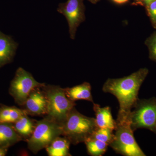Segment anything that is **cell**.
<instances>
[{"label":"cell","instance_id":"cell-10","mask_svg":"<svg viewBox=\"0 0 156 156\" xmlns=\"http://www.w3.org/2000/svg\"><path fill=\"white\" fill-rule=\"evenodd\" d=\"M17 46L11 37L0 32V67L12 61Z\"/></svg>","mask_w":156,"mask_h":156},{"label":"cell","instance_id":"cell-5","mask_svg":"<svg viewBox=\"0 0 156 156\" xmlns=\"http://www.w3.org/2000/svg\"><path fill=\"white\" fill-rule=\"evenodd\" d=\"M128 122L134 131L145 128L156 134V98H139L129 115Z\"/></svg>","mask_w":156,"mask_h":156},{"label":"cell","instance_id":"cell-9","mask_svg":"<svg viewBox=\"0 0 156 156\" xmlns=\"http://www.w3.org/2000/svg\"><path fill=\"white\" fill-rule=\"evenodd\" d=\"M43 87L33 90L23 105V110L27 115L37 116L47 114L48 102Z\"/></svg>","mask_w":156,"mask_h":156},{"label":"cell","instance_id":"cell-3","mask_svg":"<svg viewBox=\"0 0 156 156\" xmlns=\"http://www.w3.org/2000/svg\"><path fill=\"white\" fill-rule=\"evenodd\" d=\"M47 98L46 116L59 124H62L76 105L66 94L65 89L58 86L45 85L43 87Z\"/></svg>","mask_w":156,"mask_h":156},{"label":"cell","instance_id":"cell-6","mask_svg":"<svg viewBox=\"0 0 156 156\" xmlns=\"http://www.w3.org/2000/svg\"><path fill=\"white\" fill-rule=\"evenodd\" d=\"M113 139L110 144L117 154L125 156H145L136 141L130 123H116Z\"/></svg>","mask_w":156,"mask_h":156},{"label":"cell","instance_id":"cell-18","mask_svg":"<svg viewBox=\"0 0 156 156\" xmlns=\"http://www.w3.org/2000/svg\"><path fill=\"white\" fill-rule=\"evenodd\" d=\"M145 44L148 49L149 58L156 62V31L147 38Z\"/></svg>","mask_w":156,"mask_h":156},{"label":"cell","instance_id":"cell-4","mask_svg":"<svg viewBox=\"0 0 156 156\" xmlns=\"http://www.w3.org/2000/svg\"><path fill=\"white\" fill-rule=\"evenodd\" d=\"M61 136V124L45 116L44 119L36 122L33 133L27 140V146L34 154H37Z\"/></svg>","mask_w":156,"mask_h":156},{"label":"cell","instance_id":"cell-26","mask_svg":"<svg viewBox=\"0 0 156 156\" xmlns=\"http://www.w3.org/2000/svg\"><path fill=\"white\" fill-rule=\"evenodd\" d=\"M155 29H156V28Z\"/></svg>","mask_w":156,"mask_h":156},{"label":"cell","instance_id":"cell-15","mask_svg":"<svg viewBox=\"0 0 156 156\" xmlns=\"http://www.w3.org/2000/svg\"><path fill=\"white\" fill-rule=\"evenodd\" d=\"M36 122L31 119L26 113L23 115L17 122L14 123V127L17 134L23 140H28L33 133Z\"/></svg>","mask_w":156,"mask_h":156},{"label":"cell","instance_id":"cell-23","mask_svg":"<svg viewBox=\"0 0 156 156\" xmlns=\"http://www.w3.org/2000/svg\"><path fill=\"white\" fill-rule=\"evenodd\" d=\"M7 148H0V156H5L7 152Z\"/></svg>","mask_w":156,"mask_h":156},{"label":"cell","instance_id":"cell-21","mask_svg":"<svg viewBox=\"0 0 156 156\" xmlns=\"http://www.w3.org/2000/svg\"><path fill=\"white\" fill-rule=\"evenodd\" d=\"M155 0H140L141 4L142 6H144V7L148 5L149 4H150L152 2H154Z\"/></svg>","mask_w":156,"mask_h":156},{"label":"cell","instance_id":"cell-22","mask_svg":"<svg viewBox=\"0 0 156 156\" xmlns=\"http://www.w3.org/2000/svg\"><path fill=\"white\" fill-rule=\"evenodd\" d=\"M114 2L119 5H122L128 2L129 0H112Z\"/></svg>","mask_w":156,"mask_h":156},{"label":"cell","instance_id":"cell-14","mask_svg":"<svg viewBox=\"0 0 156 156\" xmlns=\"http://www.w3.org/2000/svg\"><path fill=\"white\" fill-rule=\"evenodd\" d=\"M61 136L56 138L45 148L49 156H72L69 153L71 143L66 137Z\"/></svg>","mask_w":156,"mask_h":156},{"label":"cell","instance_id":"cell-24","mask_svg":"<svg viewBox=\"0 0 156 156\" xmlns=\"http://www.w3.org/2000/svg\"><path fill=\"white\" fill-rule=\"evenodd\" d=\"M132 5H134L135 6L140 5L142 6L141 4V1L140 0H134L133 3L132 4Z\"/></svg>","mask_w":156,"mask_h":156},{"label":"cell","instance_id":"cell-7","mask_svg":"<svg viewBox=\"0 0 156 156\" xmlns=\"http://www.w3.org/2000/svg\"><path fill=\"white\" fill-rule=\"evenodd\" d=\"M45 85L44 83L37 82L30 73L19 67L11 81L10 93L16 103L23 106L33 90Z\"/></svg>","mask_w":156,"mask_h":156},{"label":"cell","instance_id":"cell-17","mask_svg":"<svg viewBox=\"0 0 156 156\" xmlns=\"http://www.w3.org/2000/svg\"><path fill=\"white\" fill-rule=\"evenodd\" d=\"M113 131V130L108 128H98L90 138L103 141L109 146L114 136Z\"/></svg>","mask_w":156,"mask_h":156},{"label":"cell","instance_id":"cell-16","mask_svg":"<svg viewBox=\"0 0 156 156\" xmlns=\"http://www.w3.org/2000/svg\"><path fill=\"white\" fill-rule=\"evenodd\" d=\"M89 155L92 156L103 155L107 150L109 144L98 140L90 138L85 142Z\"/></svg>","mask_w":156,"mask_h":156},{"label":"cell","instance_id":"cell-13","mask_svg":"<svg viewBox=\"0 0 156 156\" xmlns=\"http://www.w3.org/2000/svg\"><path fill=\"white\" fill-rule=\"evenodd\" d=\"M22 140L12 124L0 123V148H8Z\"/></svg>","mask_w":156,"mask_h":156},{"label":"cell","instance_id":"cell-25","mask_svg":"<svg viewBox=\"0 0 156 156\" xmlns=\"http://www.w3.org/2000/svg\"><path fill=\"white\" fill-rule=\"evenodd\" d=\"M89 2L93 4H95L99 2L101 0H88Z\"/></svg>","mask_w":156,"mask_h":156},{"label":"cell","instance_id":"cell-2","mask_svg":"<svg viewBox=\"0 0 156 156\" xmlns=\"http://www.w3.org/2000/svg\"><path fill=\"white\" fill-rule=\"evenodd\" d=\"M61 126L62 136L67 138L71 144L74 145L85 142L98 128L95 118L82 114L75 107Z\"/></svg>","mask_w":156,"mask_h":156},{"label":"cell","instance_id":"cell-8","mask_svg":"<svg viewBox=\"0 0 156 156\" xmlns=\"http://www.w3.org/2000/svg\"><path fill=\"white\" fill-rule=\"evenodd\" d=\"M84 0H67L65 3L58 5L57 11L67 20L70 37L75 38L78 27L86 19Z\"/></svg>","mask_w":156,"mask_h":156},{"label":"cell","instance_id":"cell-20","mask_svg":"<svg viewBox=\"0 0 156 156\" xmlns=\"http://www.w3.org/2000/svg\"><path fill=\"white\" fill-rule=\"evenodd\" d=\"M12 107L4 108L0 110V123H5Z\"/></svg>","mask_w":156,"mask_h":156},{"label":"cell","instance_id":"cell-1","mask_svg":"<svg viewBox=\"0 0 156 156\" xmlns=\"http://www.w3.org/2000/svg\"><path fill=\"white\" fill-rule=\"evenodd\" d=\"M149 73L147 68H143L127 76L108 79L104 84L102 90L116 97L119 109L116 123L128 122V117L136 101L140 87Z\"/></svg>","mask_w":156,"mask_h":156},{"label":"cell","instance_id":"cell-12","mask_svg":"<svg viewBox=\"0 0 156 156\" xmlns=\"http://www.w3.org/2000/svg\"><path fill=\"white\" fill-rule=\"evenodd\" d=\"M65 89L66 96L73 101L83 100L94 103L91 93V86L88 82H84L77 86Z\"/></svg>","mask_w":156,"mask_h":156},{"label":"cell","instance_id":"cell-11","mask_svg":"<svg viewBox=\"0 0 156 156\" xmlns=\"http://www.w3.org/2000/svg\"><path fill=\"white\" fill-rule=\"evenodd\" d=\"M93 104V110L95 113V122L97 127L115 130L116 127V122L113 118L110 108L108 106L101 107L97 104Z\"/></svg>","mask_w":156,"mask_h":156},{"label":"cell","instance_id":"cell-19","mask_svg":"<svg viewBox=\"0 0 156 156\" xmlns=\"http://www.w3.org/2000/svg\"><path fill=\"white\" fill-rule=\"evenodd\" d=\"M147 13L149 17L153 27L156 28V0L145 7Z\"/></svg>","mask_w":156,"mask_h":156}]
</instances>
